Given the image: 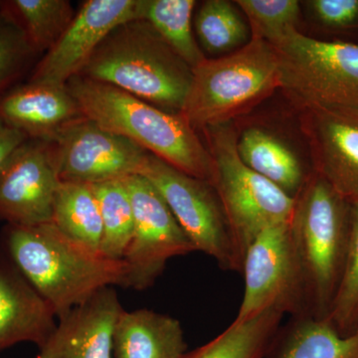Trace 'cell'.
<instances>
[{
	"mask_svg": "<svg viewBox=\"0 0 358 358\" xmlns=\"http://www.w3.org/2000/svg\"><path fill=\"white\" fill-rule=\"evenodd\" d=\"M0 246L55 313L63 317L108 287H124L126 266L77 243L53 223L8 225Z\"/></svg>",
	"mask_w": 358,
	"mask_h": 358,
	"instance_id": "cell-1",
	"label": "cell"
},
{
	"mask_svg": "<svg viewBox=\"0 0 358 358\" xmlns=\"http://www.w3.org/2000/svg\"><path fill=\"white\" fill-rule=\"evenodd\" d=\"M66 85L85 117L179 171L211 183L213 164L208 148L182 115L81 75Z\"/></svg>",
	"mask_w": 358,
	"mask_h": 358,
	"instance_id": "cell-2",
	"label": "cell"
},
{
	"mask_svg": "<svg viewBox=\"0 0 358 358\" xmlns=\"http://www.w3.org/2000/svg\"><path fill=\"white\" fill-rule=\"evenodd\" d=\"M79 75L127 92L159 109L180 114L193 73L147 21L115 28Z\"/></svg>",
	"mask_w": 358,
	"mask_h": 358,
	"instance_id": "cell-3",
	"label": "cell"
},
{
	"mask_svg": "<svg viewBox=\"0 0 358 358\" xmlns=\"http://www.w3.org/2000/svg\"><path fill=\"white\" fill-rule=\"evenodd\" d=\"M350 229V202L313 173L296 196L292 240L306 315L327 319L338 291Z\"/></svg>",
	"mask_w": 358,
	"mask_h": 358,
	"instance_id": "cell-4",
	"label": "cell"
},
{
	"mask_svg": "<svg viewBox=\"0 0 358 358\" xmlns=\"http://www.w3.org/2000/svg\"><path fill=\"white\" fill-rule=\"evenodd\" d=\"M192 73L180 115L195 131L232 122L280 89L277 51L261 39L229 55L206 58Z\"/></svg>",
	"mask_w": 358,
	"mask_h": 358,
	"instance_id": "cell-5",
	"label": "cell"
},
{
	"mask_svg": "<svg viewBox=\"0 0 358 358\" xmlns=\"http://www.w3.org/2000/svg\"><path fill=\"white\" fill-rule=\"evenodd\" d=\"M213 164L210 185L217 193L238 258L268 226L292 220L296 199L252 171L237 152L232 122L202 129Z\"/></svg>",
	"mask_w": 358,
	"mask_h": 358,
	"instance_id": "cell-6",
	"label": "cell"
},
{
	"mask_svg": "<svg viewBox=\"0 0 358 358\" xmlns=\"http://www.w3.org/2000/svg\"><path fill=\"white\" fill-rule=\"evenodd\" d=\"M272 46L279 57L280 89L296 107L358 110V43L293 29Z\"/></svg>",
	"mask_w": 358,
	"mask_h": 358,
	"instance_id": "cell-7",
	"label": "cell"
},
{
	"mask_svg": "<svg viewBox=\"0 0 358 358\" xmlns=\"http://www.w3.org/2000/svg\"><path fill=\"white\" fill-rule=\"evenodd\" d=\"M141 174L157 188L196 251L213 258L223 270L242 272L222 205L208 181L150 154Z\"/></svg>",
	"mask_w": 358,
	"mask_h": 358,
	"instance_id": "cell-8",
	"label": "cell"
},
{
	"mask_svg": "<svg viewBox=\"0 0 358 358\" xmlns=\"http://www.w3.org/2000/svg\"><path fill=\"white\" fill-rule=\"evenodd\" d=\"M241 273L243 299L233 322L242 324L268 310L305 317L291 221L268 226L257 236L245 254Z\"/></svg>",
	"mask_w": 358,
	"mask_h": 358,
	"instance_id": "cell-9",
	"label": "cell"
},
{
	"mask_svg": "<svg viewBox=\"0 0 358 358\" xmlns=\"http://www.w3.org/2000/svg\"><path fill=\"white\" fill-rule=\"evenodd\" d=\"M133 205V236L122 257L124 288L145 291L174 257L197 252L157 188L141 174L124 178Z\"/></svg>",
	"mask_w": 358,
	"mask_h": 358,
	"instance_id": "cell-10",
	"label": "cell"
},
{
	"mask_svg": "<svg viewBox=\"0 0 358 358\" xmlns=\"http://www.w3.org/2000/svg\"><path fill=\"white\" fill-rule=\"evenodd\" d=\"M48 143L61 181L93 185L141 174L150 155L86 117L73 122Z\"/></svg>",
	"mask_w": 358,
	"mask_h": 358,
	"instance_id": "cell-11",
	"label": "cell"
},
{
	"mask_svg": "<svg viewBox=\"0 0 358 358\" xmlns=\"http://www.w3.org/2000/svg\"><path fill=\"white\" fill-rule=\"evenodd\" d=\"M60 181L50 143L28 138L0 167V220L18 226L52 222Z\"/></svg>",
	"mask_w": 358,
	"mask_h": 358,
	"instance_id": "cell-12",
	"label": "cell"
},
{
	"mask_svg": "<svg viewBox=\"0 0 358 358\" xmlns=\"http://www.w3.org/2000/svg\"><path fill=\"white\" fill-rule=\"evenodd\" d=\"M138 20V0H89L57 43L47 51L29 81L66 85L77 76L115 28Z\"/></svg>",
	"mask_w": 358,
	"mask_h": 358,
	"instance_id": "cell-13",
	"label": "cell"
},
{
	"mask_svg": "<svg viewBox=\"0 0 358 358\" xmlns=\"http://www.w3.org/2000/svg\"><path fill=\"white\" fill-rule=\"evenodd\" d=\"M301 128L313 171L348 201L358 200V110L301 109Z\"/></svg>",
	"mask_w": 358,
	"mask_h": 358,
	"instance_id": "cell-14",
	"label": "cell"
},
{
	"mask_svg": "<svg viewBox=\"0 0 358 358\" xmlns=\"http://www.w3.org/2000/svg\"><path fill=\"white\" fill-rule=\"evenodd\" d=\"M122 308L108 287L59 317L36 358H114V333Z\"/></svg>",
	"mask_w": 358,
	"mask_h": 358,
	"instance_id": "cell-15",
	"label": "cell"
},
{
	"mask_svg": "<svg viewBox=\"0 0 358 358\" xmlns=\"http://www.w3.org/2000/svg\"><path fill=\"white\" fill-rule=\"evenodd\" d=\"M56 315L0 246V352L21 343L41 348Z\"/></svg>",
	"mask_w": 358,
	"mask_h": 358,
	"instance_id": "cell-16",
	"label": "cell"
},
{
	"mask_svg": "<svg viewBox=\"0 0 358 358\" xmlns=\"http://www.w3.org/2000/svg\"><path fill=\"white\" fill-rule=\"evenodd\" d=\"M83 117L67 85L29 81L0 98V120L31 140L50 141Z\"/></svg>",
	"mask_w": 358,
	"mask_h": 358,
	"instance_id": "cell-17",
	"label": "cell"
},
{
	"mask_svg": "<svg viewBox=\"0 0 358 358\" xmlns=\"http://www.w3.org/2000/svg\"><path fill=\"white\" fill-rule=\"evenodd\" d=\"M185 331L176 317L148 308L122 310L114 333V358H182Z\"/></svg>",
	"mask_w": 358,
	"mask_h": 358,
	"instance_id": "cell-18",
	"label": "cell"
},
{
	"mask_svg": "<svg viewBox=\"0 0 358 358\" xmlns=\"http://www.w3.org/2000/svg\"><path fill=\"white\" fill-rule=\"evenodd\" d=\"M237 152L252 171L294 199L313 173L303 169L298 155L281 138L259 127L238 134Z\"/></svg>",
	"mask_w": 358,
	"mask_h": 358,
	"instance_id": "cell-19",
	"label": "cell"
},
{
	"mask_svg": "<svg viewBox=\"0 0 358 358\" xmlns=\"http://www.w3.org/2000/svg\"><path fill=\"white\" fill-rule=\"evenodd\" d=\"M266 358H358V329L343 336L327 319L292 317L280 327Z\"/></svg>",
	"mask_w": 358,
	"mask_h": 358,
	"instance_id": "cell-20",
	"label": "cell"
},
{
	"mask_svg": "<svg viewBox=\"0 0 358 358\" xmlns=\"http://www.w3.org/2000/svg\"><path fill=\"white\" fill-rule=\"evenodd\" d=\"M52 223L70 239L101 253L103 222L93 185L60 181Z\"/></svg>",
	"mask_w": 358,
	"mask_h": 358,
	"instance_id": "cell-21",
	"label": "cell"
},
{
	"mask_svg": "<svg viewBox=\"0 0 358 358\" xmlns=\"http://www.w3.org/2000/svg\"><path fill=\"white\" fill-rule=\"evenodd\" d=\"M284 313L268 310L242 324L231 322L208 343L182 358H264L281 327Z\"/></svg>",
	"mask_w": 358,
	"mask_h": 358,
	"instance_id": "cell-22",
	"label": "cell"
},
{
	"mask_svg": "<svg viewBox=\"0 0 358 358\" xmlns=\"http://www.w3.org/2000/svg\"><path fill=\"white\" fill-rule=\"evenodd\" d=\"M0 10L20 28L37 54L50 50L76 15L68 0H6L0 1Z\"/></svg>",
	"mask_w": 358,
	"mask_h": 358,
	"instance_id": "cell-23",
	"label": "cell"
},
{
	"mask_svg": "<svg viewBox=\"0 0 358 358\" xmlns=\"http://www.w3.org/2000/svg\"><path fill=\"white\" fill-rule=\"evenodd\" d=\"M196 6L195 0H138V20L150 23L192 69L206 59L193 34Z\"/></svg>",
	"mask_w": 358,
	"mask_h": 358,
	"instance_id": "cell-24",
	"label": "cell"
},
{
	"mask_svg": "<svg viewBox=\"0 0 358 358\" xmlns=\"http://www.w3.org/2000/svg\"><path fill=\"white\" fill-rule=\"evenodd\" d=\"M196 40L202 51L223 57L234 53L252 39L241 9L228 0H206L194 16Z\"/></svg>",
	"mask_w": 358,
	"mask_h": 358,
	"instance_id": "cell-25",
	"label": "cell"
},
{
	"mask_svg": "<svg viewBox=\"0 0 358 358\" xmlns=\"http://www.w3.org/2000/svg\"><path fill=\"white\" fill-rule=\"evenodd\" d=\"M101 217L103 237L101 254L121 261L128 248L134 227L133 205L124 179L94 185Z\"/></svg>",
	"mask_w": 358,
	"mask_h": 358,
	"instance_id": "cell-26",
	"label": "cell"
},
{
	"mask_svg": "<svg viewBox=\"0 0 358 358\" xmlns=\"http://www.w3.org/2000/svg\"><path fill=\"white\" fill-rule=\"evenodd\" d=\"M327 320L343 336L358 329V200L350 203V229L345 266Z\"/></svg>",
	"mask_w": 358,
	"mask_h": 358,
	"instance_id": "cell-27",
	"label": "cell"
},
{
	"mask_svg": "<svg viewBox=\"0 0 358 358\" xmlns=\"http://www.w3.org/2000/svg\"><path fill=\"white\" fill-rule=\"evenodd\" d=\"M248 21L252 38L273 45L293 29H298L301 6L296 0H236Z\"/></svg>",
	"mask_w": 358,
	"mask_h": 358,
	"instance_id": "cell-28",
	"label": "cell"
},
{
	"mask_svg": "<svg viewBox=\"0 0 358 358\" xmlns=\"http://www.w3.org/2000/svg\"><path fill=\"white\" fill-rule=\"evenodd\" d=\"M36 55L20 28L0 10V98L15 87Z\"/></svg>",
	"mask_w": 358,
	"mask_h": 358,
	"instance_id": "cell-29",
	"label": "cell"
},
{
	"mask_svg": "<svg viewBox=\"0 0 358 358\" xmlns=\"http://www.w3.org/2000/svg\"><path fill=\"white\" fill-rule=\"evenodd\" d=\"M303 3L313 22L324 31L358 30V0H308Z\"/></svg>",
	"mask_w": 358,
	"mask_h": 358,
	"instance_id": "cell-30",
	"label": "cell"
},
{
	"mask_svg": "<svg viewBox=\"0 0 358 358\" xmlns=\"http://www.w3.org/2000/svg\"><path fill=\"white\" fill-rule=\"evenodd\" d=\"M27 140L24 134L0 120V167L16 148Z\"/></svg>",
	"mask_w": 358,
	"mask_h": 358,
	"instance_id": "cell-31",
	"label": "cell"
}]
</instances>
